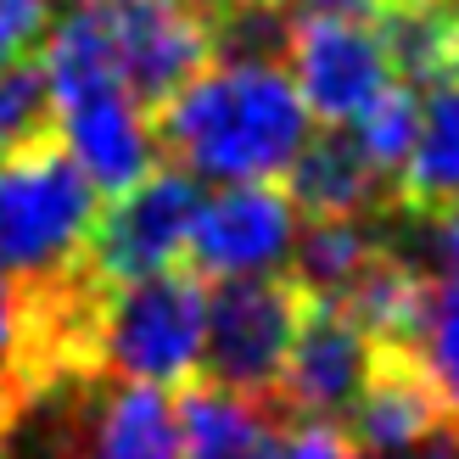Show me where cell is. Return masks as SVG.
<instances>
[{
  "instance_id": "16",
  "label": "cell",
  "mask_w": 459,
  "mask_h": 459,
  "mask_svg": "<svg viewBox=\"0 0 459 459\" xmlns=\"http://www.w3.org/2000/svg\"><path fill=\"white\" fill-rule=\"evenodd\" d=\"M398 348L426 376L431 398L443 403V415L459 420V269L420 274L415 314H409Z\"/></svg>"
},
{
  "instance_id": "14",
  "label": "cell",
  "mask_w": 459,
  "mask_h": 459,
  "mask_svg": "<svg viewBox=\"0 0 459 459\" xmlns=\"http://www.w3.org/2000/svg\"><path fill=\"white\" fill-rule=\"evenodd\" d=\"M386 252V213L376 219H308V230L291 241L286 274L303 286L308 303H336L364 269Z\"/></svg>"
},
{
  "instance_id": "4",
  "label": "cell",
  "mask_w": 459,
  "mask_h": 459,
  "mask_svg": "<svg viewBox=\"0 0 459 459\" xmlns=\"http://www.w3.org/2000/svg\"><path fill=\"white\" fill-rule=\"evenodd\" d=\"M303 308L308 297L286 269L219 281V291L208 297V319H202L196 381L236 398H269L291 353V336L303 325Z\"/></svg>"
},
{
  "instance_id": "26",
  "label": "cell",
  "mask_w": 459,
  "mask_h": 459,
  "mask_svg": "<svg viewBox=\"0 0 459 459\" xmlns=\"http://www.w3.org/2000/svg\"><path fill=\"white\" fill-rule=\"evenodd\" d=\"M96 6H118V0H96Z\"/></svg>"
},
{
  "instance_id": "5",
  "label": "cell",
  "mask_w": 459,
  "mask_h": 459,
  "mask_svg": "<svg viewBox=\"0 0 459 459\" xmlns=\"http://www.w3.org/2000/svg\"><path fill=\"white\" fill-rule=\"evenodd\" d=\"M286 74L314 124H353L398 79L381 22L364 6L297 12L286 39Z\"/></svg>"
},
{
  "instance_id": "23",
  "label": "cell",
  "mask_w": 459,
  "mask_h": 459,
  "mask_svg": "<svg viewBox=\"0 0 459 459\" xmlns=\"http://www.w3.org/2000/svg\"><path fill=\"white\" fill-rule=\"evenodd\" d=\"M291 12H331V6H370V0H286Z\"/></svg>"
},
{
  "instance_id": "21",
  "label": "cell",
  "mask_w": 459,
  "mask_h": 459,
  "mask_svg": "<svg viewBox=\"0 0 459 459\" xmlns=\"http://www.w3.org/2000/svg\"><path fill=\"white\" fill-rule=\"evenodd\" d=\"M51 17H56V0H0V67L34 56Z\"/></svg>"
},
{
  "instance_id": "10",
  "label": "cell",
  "mask_w": 459,
  "mask_h": 459,
  "mask_svg": "<svg viewBox=\"0 0 459 459\" xmlns=\"http://www.w3.org/2000/svg\"><path fill=\"white\" fill-rule=\"evenodd\" d=\"M56 141L67 146V157L84 169V179L101 196H118L157 169L152 112L124 84H107V90L62 101L56 107Z\"/></svg>"
},
{
  "instance_id": "22",
  "label": "cell",
  "mask_w": 459,
  "mask_h": 459,
  "mask_svg": "<svg viewBox=\"0 0 459 459\" xmlns=\"http://www.w3.org/2000/svg\"><path fill=\"white\" fill-rule=\"evenodd\" d=\"M264 459H359L348 448V437H342L336 426H308V420H286L281 437L269 443Z\"/></svg>"
},
{
  "instance_id": "20",
  "label": "cell",
  "mask_w": 459,
  "mask_h": 459,
  "mask_svg": "<svg viewBox=\"0 0 459 459\" xmlns=\"http://www.w3.org/2000/svg\"><path fill=\"white\" fill-rule=\"evenodd\" d=\"M34 381V319H29V286L0 269V386Z\"/></svg>"
},
{
  "instance_id": "8",
  "label": "cell",
  "mask_w": 459,
  "mask_h": 459,
  "mask_svg": "<svg viewBox=\"0 0 459 459\" xmlns=\"http://www.w3.org/2000/svg\"><path fill=\"white\" fill-rule=\"evenodd\" d=\"M297 241V208L286 186L274 179H247L224 186L219 196H202L191 219V274L202 281H236V274H281Z\"/></svg>"
},
{
  "instance_id": "9",
  "label": "cell",
  "mask_w": 459,
  "mask_h": 459,
  "mask_svg": "<svg viewBox=\"0 0 459 459\" xmlns=\"http://www.w3.org/2000/svg\"><path fill=\"white\" fill-rule=\"evenodd\" d=\"M107 29L118 84L146 112H157L174 90H186L213 56L208 17L186 0H118L107 6Z\"/></svg>"
},
{
  "instance_id": "3",
  "label": "cell",
  "mask_w": 459,
  "mask_h": 459,
  "mask_svg": "<svg viewBox=\"0 0 459 459\" xmlns=\"http://www.w3.org/2000/svg\"><path fill=\"white\" fill-rule=\"evenodd\" d=\"M101 191L67 157L56 134L0 157V269L17 281H51L84 258Z\"/></svg>"
},
{
  "instance_id": "6",
  "label": "cell",
  "mask_w": 459,
  "mask_h": 459,
  "mask_svg": "<svg viewBox=\"0 0 459 459\" xmlns=\"http://www.w3.org/2000/svg\"><path fill=\"white\" fill-rule=\"evenodd\" d=\"M202 208V179L186 169H152L146 179H134L129 191H118L96 213V230L84 241V269L101 286H124L141 274L174 269V258L186 252L191 219Z\"/></svg>"
},
{
  "instance_id": "1",
  "label": "cell",
  "mask_w": 459,
  "mask_h": 459,
  "mask_svg": "<svg viewBox=\"0 0 459 459\" xmlns=\"http://www.w3.org/2000/svg\"><path fill=\"white\" fill-rule=\"evenodd\" d=\"M157 152L213 186L281 179L314 134V118L281 62H208L152 112Z\"/></svg>"
},
{
  "instance_id": "17",
  "label": "cell",
  "mask_w": 459,
  "mask_h": 459,
  "mask_svg": "<svg viewBox=\"0 0 459 459\" xmlns=\"http://www.w3.org/2000/svg\"><path fill=\"white\" fill-rule=\"evenodd\" d=\"M415 124H420V90L403 84V79H393L348 129L359 134V146L370 152V163H376L386 179H398L403 157H409V141H415Z\"/></svg>"
},
{
  "instance_id": "19",
  "label": "cell",
  "mask_w": 459,
  "mask_h": 459,
  "mask_svg": "<svg viewBox=\"0 0 459 459\" xmlns=\"http://www.w3.org/2000/svg\"><path fill=\"white\" fill-rule=\"evenodd\" d=\"M415 219V236H403L393 224V208H386V247L409 258L420 274H437V269H459V202L443 213H409Z\"/></svg>"
},
{
  "instance_id": "24",
  "label": "cell",
  "mask_w": 459,
  "mask_h": 459,
  "mask_svg": "<svg viewBox=\"0 0 459 459\" xmlns=\"http://www.w3.org/2000/svg\"><path fill=\"white\" fill-rule=\"evenodd\" d=\"M6 403H12V386H0V420H6Z\"/></svg>"
},
{
  "instance_id": "15",
  "label": "cell",
  "mask_w": 459,
  "mask_h": 459,
  "mask_svg": "<svg viewBox=\"0 0 459 459\" xmlns=\"http://www.w3.org/2000/svg\"><path fill=\"white\" fill-rule=\"evenodd\" d=\"M84 459H186L179 454L174 398L157 386H112L96 403Z\"/></svg>"
},
{
  "instance_id": "13",
  "label": "cell",
  "mask_w": 459,
  "mask_h": 459,
  "mask_svg": "<svg viewBox=\"0 0 459 459\" xmlns=\"http://www.w3.org/2000/svg\"><path fill=\"white\" fill-rule=\"evenodd\" d=\"M393 202L403 213H443L459 202V79L420 90V124L393 179Z\"/></svg>"
},
{
  "instance_id": "2",
  "label": "cell",
  "mask_w": 459,
  "mask_h": 459,
  "mask_svg": "<svg viewBox=\"0 0 459 459\" xmlns=\"http://www.w3.org/2000/svg\"><path fill=\"white\" fill-rule=\"evenodd\" d=\"M202 319H208V291L191 269H157L141 281L107 286L96 342H90V370L112 386L174 393L196 381Z\"/></svg>"
},
{
  "instance_id": "18",
  "label": "cell",
  "mask_w": 459,
  "mask_h": 459,
  "mask_svg": "<svg viewBox=\"0 0 459 459\" xmlns=\"http://www.w3.org/2000/svg\"><path fill=\"white\" fill-rule=\"evenodd\" d=\"M45 134H56V107H51L39 62L34 56L6 62L0 67V157L29 141H45Z\"/></svg>"
},
{
  "instance_id": "11",
  "label": "cell",
  "mask_w": 459,
  "mask_h": 459,
  "mask_svg": "<svg viewBox=\"0 0 459 459\" xmlns=\"http://www.w3.org/2000/svg\"><path fill=\"white\" fill-rule=\"evenodd\" d=\"M281 179H286L291 208L308 219H348V213L376 219L386 208H398L393 179L370 163V152L359 146V134L348 124H325L319 134H308Z\"/></svg>"
},
{
  "instance_id": "7",
  "label": "cell",
  "mask_w": 459,
  "mask_h": 459,
  "mask_svg": "<svg viewBox=\"0 0 459 459\" xmlns=\"http://www.w3.org/2000/svg\"><path fill=\"white\" fill-rule=\"evenodd\" d=\"M376 359H381V342L359 319H348L331 303H308L269 403L281 409V420L342 426V415L353 409V398L370 381Z\"/></svg>"
},
{
  "instance_id": "25",
  "label": "cell",
  "mask_w": 459,
  "mask_h": 459,
  "mask_svg": "<svg viewBox=\"0 0 459 459\" xmlns=\"http://www.w3.org/2000/svg\"><path fill=\"white\" fill-rule=\"evenodd\" d=\"M454 79H459V29H454Z\"/></svg>"
},
{
  "instance_id": "12",
  "label": "cell",
  "mask_w": 459,
  "mask_h": 459,
  "mask_svg": "<svg viewBox=\"0 0 459 459\" xmlns=\"http://www.w3.org/2000/svg\"><path fill=\"white\" fill-rule=\"evenodd\" d=\"M179 454L186 459H264L281 437V409L269 398H236L208 381L179 386Z\"/></svg>"
}]
</instances>
